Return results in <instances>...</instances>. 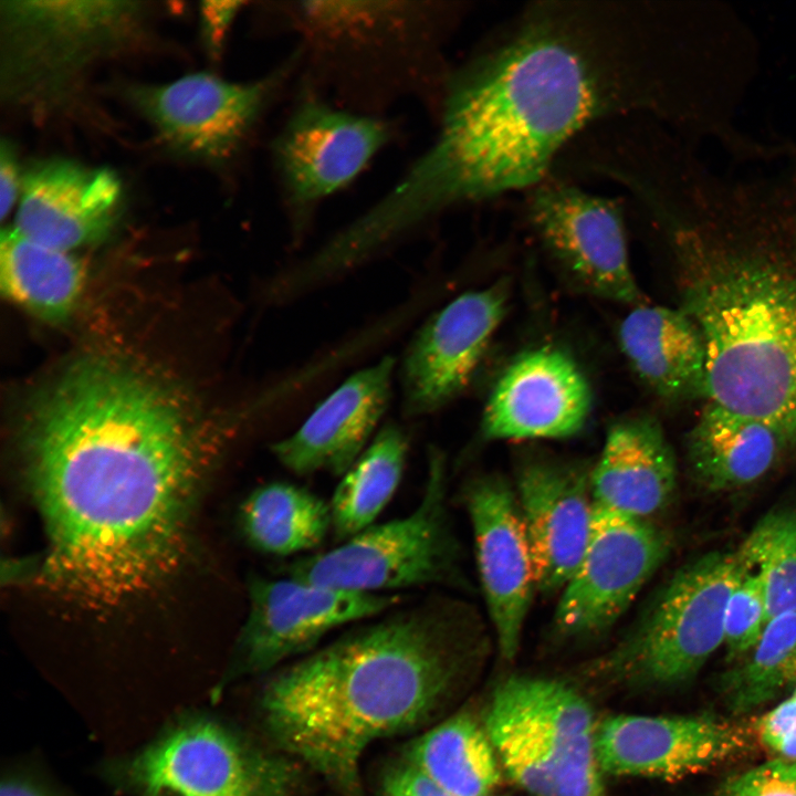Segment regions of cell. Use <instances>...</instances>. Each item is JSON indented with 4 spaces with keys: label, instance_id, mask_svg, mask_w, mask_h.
I'll list each match as a JSON object with an SVG mask.
<instances>
[{
    "label": "cell",
    "instance_id": "1",
    "mask_svg": "<svg viewBox=\"0 0 796 796\" xmlns=\"http://www.w3.org/2000/svg\"><path fill=\"white\" fill-rule=\"evenodd\" d=\"M22 444L48 584L111 605L176 566L212 448L175 388L124 363H77L38 399Z\"/></svg>",
    "mask_w": 796,
    "mask_h": 796
},
{
    "label": "cell",
    "instance_id": "2",
    "mask_svg": "<svg viewBox=\"0 0 796 796\" xmlns=\"http://www.w3.org/2000/svg\"><path fill=\"white\" fill-rule=\"evenodd\" d=\"M614 11H531L443 84L431 145L356 221L378 250L462 203L531 190L588 125L628 109V41Z\"/></svg>",
    "mask_w": 796,
    "mask_h": 796
},
{
    "label": "cell",
    "instance_id": "3",
    "mask_svg": "<svg viewBox=\"0 0 796 796\" xmlns=\"http://www.w3.org/2000/svg\"><path fill=\"white\" fill-rule=\"evenodd\" d=\"M475 628L464 605L430 597L355 624L276 669L259 704L273 747L339 796H366L364 753L430 719L461 672Z\"/></svg>",
    "mask_w": 796,
    "mask_h": 796
},
{
    "label": "cell",
    "instance_id": "4",
    "mask_svg": "<svg viewBox=\"0 0 796 796\" xmlns=\"http://www.w3.org/2000/svg\"><path fill=\"white\" fill-rule=\"evenodd\" d=\"M705 345L704 396L796 442V276L760 260L718 265L682 308Z\"/></svg>",
    "mask_w": 796,
    "mask_h": 796
},
{
    "label": "cell",
    "instance_id": "5",
    "mask_svg": "<svg viewBox=\"0 0 796 796\" xmlns=\"http://www.w3.org/2000/svg\"><path fill=\"white\" fill-rule=\"evenodd\" d=\"M433 2L274 1V25L300 40L307 85L333 103L380 115L399 97L442 92L443 15Z\"/></svg>",
    "mask_w": 796,
    "mask_h": 796
},
{
    "label": "cell",
    "instance_id": "6",
    "mask_svg": "<svg viewBox=\"0 0 796 796\" xmlns=\"http://www.w3.org/2000/svg\"><path fill=\"white\" fill-rule=\"evenodd\" d=\"M421 499L408 515L373 524L325 552L280 565L282 576L324 587L391 594L427 586L465 587L460 543L447 502V460L428 450Z\"/></svg>",
    "mask_w": 796,
    "mask_h": 796
},
{
    "label": "cell",
    "instance_id": "7",
    "mask_svg": "<svg viewBox=\"0 0 796 796\" xmlns=\"http://www.w3.org/2000/svg\"><path fill=\"white\" fill-rule=\"evenodd\" d=\"M484 727L509 776L533 796H605L594 713L567 683L511 675Z\"/></svg>",
    "mask_w": 796,
    "mask_h": 796
},
{
    "label": "cell",
    "instance_id": "8",
    "mask_svg": "<svg viewBox=\"0 0 796 796\" xmlns=\"http://www.w3.org/2000/svg\"><path fill=\"white\" fill-rule=\"evenodd\" d=\"M745 570L736 552H711L682 566L594 671L633 685L690 679L724 642L727 601Z\"/></svg>",
    "mask_w": 796,
    "mask_h": 796
},
{
    "label": "cell",
    "instance_id": "9",
    "mask_svg": "<svg viewBox=\"0 0 796 796\" xmlns=\"http://www.w3.org/2000/svg\"><path fill=\"white\" fill-rule=\"evenodd\" d=\"M396 134L383 115L342 107L303 84L271 145L293 242L303 240L318 206L350 185Z\"/></svg>",
    "mask_w": 796,
    "mask_h": 796
},
{
    "label": "cell",
    "instance_id": "10",
    "mask_svg": "<svg viewBox=\"0 0 796 796\" xmlns=\"http://www.w3.org/2000/svg\"><path fill=\"white\" fill-rule=\"evenodd\" d=\"M303 767L220 723L198 720L136 755L127 776L143 796H294Z\"/></svg>",
    "mask_w": 796,
    "mask_h": 796
},
{
    "label": "cell",
    "instance_id": "11",
    "mask_svg": "<svg viewBox=\"0 0 796 796\" xmlns=\"http://www.w3.org/2000/svg\"><path fill=\"white\" fill-rule=\"evenodd\" d=\"M250 609L238 638L232 672L261 674L317 649L341 627L378 617L402 604L400 594L335 589L282 576H253Z\"/></svg>",
    "mask_w": 796,
    "mask_h": 796
},
{
    "label": "cell",
    "instance_id": "12",
    "mask_svg": "<svg viewBox=\"0 0 796 796\" xmlns=\"http://www.w3.org/2000/svg\"><path fill=\"white\" fill-rule=\"evenodd\" d=\"M530 195L527 217L534 233L577 287L605 301L642 303L619 203L552 178Z\"/></svg>",
    "mask_w": 796,
    "mask_h": 796
},
{
    "label": "cell",
    "instance_id": "13",
    "mask_svg": "<svg viewBox=\"0 0 796 796\" xmlns=\"http://www.w3.org/2000/svg\"><path fill=\"white\" fill-rule=\"evenodd\" d=\"M669 552L666 533L649 520L596 505L585 554L553 617L559 638L601 635L629 608Z\"/></svg>",
    "mask_w": 796,
    "mask_h": 796
},
{
    "label": "cell",
    "instance_id": "14",
    "mask_svg": "<svg viewBox=\"0 0 796 796\" xmlns=\"http://www.w3.org/2000/svg\"><path fill=\"white\" fill-rule=\"evenodd\" d=\"M510 295L511 283L501 279L458 295L425 321L399 367L404 416L432 413L467 389L506 315Z\"/></svg>",
    "mask_w": 796,
    "mask_h": 796
},
{
    "label": "cell",
    "instance_id": "15",
    "mask_svg": "<svg viewBox=\"0 0 796 796\" xmlns=\"http://www.w3.org/2000/svg\"><path fill=\"white\" fill-rule=\"evenodd\" d=\"M295 50L263 77L229 82L208 73L140 88L135 98L175 147L211 160L232 157L300 66Z\"/></svg>",
    "mask_w": 796,
    "mask_h": 796
},
{
    "label": "cell",
    "instance_id": "16",
    "mask_svg": "<svg viewBox=\"0 0 796 796\" xmlns=\"http://www.w3.org/2000/svg\"><path fill=\"white\" fill-rule=\"evenodd\" d=\"M593 408L589 381L575 358L555 345L519 354L485 404V440L565 439L579 433Z\"/></svg>",
    "mask_w": 796,
    "mask_h": 796
},
{
    "label": "cell",
    "instance_id": "17",
    "mask_svg": "<svg viewBox=\"0 0 796 796\" xmlns=\"http://www.w3.org/2000/svg\"><path fill=\"white\" fill-rule=\"evenodd\" d=\"M464 504L472 525L475 558L501 656L517 653L537 590L531 544L515 490L499 475L465 485Z\"/></svg>",
    "mask_w": 796,
    "mask_h": 796
},
{
    "label": "cell",
    "instance_id": "18",
    "mask_svg": "<svg viewBox=\"0 0 796 796\" xmlns=\"http://www.w3.org/2000/svg\"><path fill=\"white\" fill-rule=\"evenodd\" d=\"M515 493L533 554L537 590L561 591L589 542L596 504L590 469L548 457L522 460Z\"/></svg>",
    "mask_w": 796,
    "mask_h": 796
},
{
    "label": "cell",
    "instance_id": "19",
    "mask_svg": "<svg viewBox=\"0 0 796 796\" xmlns=\"http://www.w3.org/2000/svg\"><path fill=\"white\" fill-rule=\"evenodd\" d=\"M747 734L711 718L616 715L596 729L601 772L617 776L681 778L742 753Z\"/></svg>",
    "mask_w": 796,
    "mask_h": 796
},
{
    "label": "cell",
    "instance_id": "20",
    "mask_svg": "<svg viewBox=\"0 0 796 796\" xmlns=\"http://www.w3.org/2000/svg\"><path fill=\"white\" fill-rule=\"evenodd\" d=\"M396 359L386 355L357 370L326 396L292 434L271 451L291 473L342 476L376 433L392 392Z\"/></svg>",
    "mask_w": 796,
    "mask_h": 796
},
{
    "label": "cell",
    "instance_id": "21",
    "mask_svg": "<svg viewBox=\"0 0 796 796\" xmlns=\"http://www.w3.org/2000/svg\"><path fill=\"white\" fill-rule=\"evenodd\" d=\"M119 198L121 184L108 169L43 161L22 179L14 228L36 243L69 252L108 232Z\"/></svg>",
    "mask_w": 796,
    "mask_h": 796
},
{
    "label": "cell",
    "instance_id": "22",
    "mask_svg": "<svg viewBox=\"0 0 796 796\" xmlns=\"http://www.w3.org/2000/svg\"><path fill=\"white\" fill-rule=\"evenodd\" d=\"M675 484L674 454L654 418L628 416L610 425L590 469L597 506L649 520L669 503Z\"/></svg>",
    "mask_w": 796,
    "mask_h": 796
},
{
    "label": "cell",
    "instance_id": "23",
    "mask_svg": "<svg viewBox=\"0 0 796 796\" xmlns=\"http://www.w3.org/2000/svg\"><path fill=\"white\" fill-rule=\"evenodd\" d=\"M617 336L630 369L654 395L667 400L704 395V339L683 310L637 304L620 322Z\"/></svg>",
    "mask_w": 796,
    "mask_h": 796
},
{
    "label": "cell",
    "instance_id": "24",
    "mask_svg": "<svg viewBox=\"0 0 796 796\" xmlns=\"http://www.w3.org/2000/svg\"><path fill=\"white\" fill-rule=\"evenodd\" d=\"M785 442L767 423L709 401L689 434V461L704 486L727 490L765 475Z\"/></svg>",
    "mask_w": 796,
    "mask_h": 796
},
{
    "label": "cell",
    "instance_id": "25",
    "mask_svg": "<svg viewBox=\"0 0 796 796\" xmlns=\"http://www.w3.org/2000/svg\"><path fill=\"white\" fill-rule=\"evenodd\" d=\"M240 526L256 551L297 557L323 544L332 531L331 507L303 485L273 481L254 489L243 501Z\"/></svg>",
    "mask_w": 796,
    "mask_h": 796
},
{
    "label": "cell",
    "instance_id": "26",
    "mask_svg": "<svg viewBox=\"0 0 796 796\" xmlns=\"http://www.w3.org/2000/svg\"><path fill=\"white\" fill-rule=\"evenodd\" d=\"M0 281L11 301L55 322L66 318L75 307L84 270L67 251L42 245L9 228L1 233Z\"/></svg>",
    "mask_w": 796,
    "mask_h": 796
},
{
    "label": "cell",
    "instance_id": "27",
    "mask_svg": "<svg viewBox=\"0 0 796 796\" xmlns=\"http://www.w3.org/2000/svg\"><path fill=\"white\" fill-rule=\"evenodd\" d=\"M404 760L452 796H488L501 779L485 727L464 712L416 737Z\"/></svg>",
    "mask_w": 796,
    "mask_h": 796
},
{
    "label": "cell",
    "instance_id": "28",
    "mask_svg": "<svg viewBox=\"0 0 796 796\" xmlns=\"http://www.w3.org/2000/svg\"><path fill=\"white\" fill-rule=\"evenodd\" d=\"M408 452L407 432L395 422H386L341 476L328 502L338 544L375 524L400 484Z\"/></svg>",
    "mask_w": 796,
    "mask_h": 796
},
{
    "label": "cell",
    "instance_id": "29",
    "mask_svg": "<svg viewBox=\"0 0 796 796\" xmlns=\"http://www.w3.org/2000/svg\"><path fill=\"white\" fill-rule=\"evenodd\" d=\"M796 682V611L771 619L747 659L730 673L725 692L730 706L746 712Z\"/></svg>",
    "mask_w": 796,
    "mask_h": 796
},
{
    "label": "cell",
    "instance_id": "30",
    "mask_svg": "<svg viewBox=\"0 0 796 796\" xmlns=\"http://www.w3.org/2000/svg\"><path fill=\"white\" fill-rule=\"evenodd\" d=\"M746 569L760 574L765 589L766 624L796 611V512L766 514L736 551Z\"/></svg>",
    "mask_w": 796,
    "mask_h": 796
},
{
    "label": "cell",
    "instance_id": "31",
    "mask_svg": "<svg viewBox=\"0 0 796 796\" xmlns=\"http://www.w3.org/2000/svg\"><path fill=\"white\" fill-rule=\"evenodd\" d=\"M766 626V598L763 580L746 569L733 589L724 617V643L729 654L748 653Z\"/></svg>",
    "mask_w": 796,
    "mask_h": 796
},
{
    "label": "cell",
    "instance_id": "32",
    "mask_svg": "<svg viewBox=\"0 0 796 796\" xmlns=\"http://www.w3.org/2000/svg\"><path fill=\"white\" fill-rule=\"evenodd\" d=\"M730 796H796V762L776 760L745 772Z\"/></svg>",
    "mask_w": 796,
    "mask_h": 796
},
{
    "label": "cell",
    "instance_id": "33",
    "mask_svg": "<svg viewBox=\"0 0 796 796\" xmlns=\"http://www.w3.org/2000/svg\"><path fill=\"white\" fill-rule=\"evenodd\" d=\"M761 742L786 761L796 762V696L779 703L756 723Z\"/></svg>",
    "mask_w": 796,
    "mask_h": 796
},
{
    "label": "cell",
    "instance_id": "34",
    "mask_svg": "<svg viewBox=\"0 0 796 796\" xmlns=\"http://www.w3.org/2000/svg\"><path fill=\"white\" fill-rule=\"evenodd\" d=\"M381 796H452L404 758L391 765L381 782Z\"/></svg>",
    "mask_w": 796,
    "mask_h": 796
},
{
    "label": "cell",
    "instance_id": "35",
    "mask_svg": "<svg viewBox=\"0 0 796 796\" xmlns=\"http://www.w3.org/2000/svg\"><path fill=\"white\" fill-rule=\"evenodd\" d=\"M239 1L205 2L202 8L203 25L209 43L213 50H219L227 31L230 29L240 7Z\"/></svg>",
    "mask_w": 796,
    "mask_h": 796
},
{
    "label": "cell",
    "instance_id": "36",
    "mask_svg": "<svg viewBox=\"0 0 796 796\" xmlns=\"http://www.w3.org/2000/svg\"><path fill=\"white\" fill-rule=\"evenodd\" d=\"M18 168L11 149L2 143L0 156V212L3 219L15 202Z\"/></svg>",
    "mask_w": 796,
    "mask_h": 796
},
{
    "label": "cell",
    "instance_id": "37",
    "mask_svg": "<svg viewBox=\"0 0 796 796\" xmlns=\"http://www.w3.org/2000/svg\"><path fill=\"white\" fill-rule=\"evenodd\" d=\"M0 796H50L42 788L31 782L20 778L4 779L1 784Z\"/></svg>",
    "mask_w": 796,
    "mask_h": 796
}]
</instances>
